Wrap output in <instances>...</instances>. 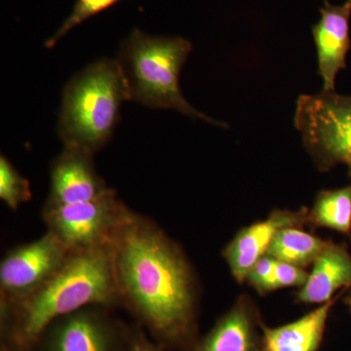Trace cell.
<instances>
[{
  "mask_svg": "<svg viewBox=\"0 0 351 351\" xmlns=\"http://www.w3.org/2000/svg\"><path fill=\"white\" fill-rule=\"evenodd\" d=\"M125 351H163L140 325L129 327Z\"/></svg>",
  "mask_w": 351,
  "mask_h": 351,
  "instance_id": "cell-21",
  "label": "cell"
},
{
  "mask_svg": "<svg viewBox=\"0 0 351 351\" xmlns=\"http://www.w3.org/2000/svg\"><path fill=\"white\" fill-rule=\"evenodd\" d=\"M325 302L295 322L276 329H265L263 351H315L319 346L330 308Z\"/></svg>",
  "mask_w": 351,
  "mask_h": 351,
  "instance_id": "cell-13",
  "label": "cell"
},
{
  "mask_svg": "<svg viewBox=\"0 0 351 351\" xmlns=\"http://www.w3.org/2000/svg\"><path fill=\"white\" fill-rule=\"evenodd\" d=\"M193 351H254L250 319L243 307L226 314Z\"/></svg>",
  "mask_w": 351,
  "mask_h": 351,
  "instance_id": "cell-14",
  "label": "cell"
},
{
  "mask_svg": "<svg viewBox=\"0 0 351 351\" xmlns=\"http://www.w3.org/2000/svg\"><path fill=\"white\" fill-rule=\"evenodd\" d=\"M32 198L29 182L20 174L6 156H0V199L9 209L17 211Z\"/></svg>",
  "mask_w": 351,
  "mask_h": 351,
  "instance_id": "cell-17",
  "label": "cell"
},
{
  "mask_svg": "<svg viewBox=\"0 0 351 351\" xmlns=\"http://www.w3.org/2000/svg\"><path fill=\"white\" fill-rule=\"evenodd\" d=\"M121 306L162 348L188 341L195 293L188 263L151 219L129 210L112 242Z\"/></svg>",
  "mask_w": 351,
  "mask_h": 351,
  "instance_id": "cell-1",
  "label": "cell"
},
{
  "mask_svg": "<svg viewBox=\"0 0 351 351\" xmlns=\"http://www.w3.org/2000/svg\"><path fill=\"white\" fill-rule=\"evenodd\" d=\"M346 164H348V175H350V177L351 178V160L348 161Z\"/></svg>",
  "mask_w": 351,
  "mask_h": 351,
  "instance_id": "cell-22",
  "label": "cell"
},
{
  "mask_svg": "<svg viewBox=\"0 0 351 351\" xmlns=\"http://www.w3.org/2000/svg\"><path fill=\"white\" fill-rule=\"evenodd\" d=\"M69 253L47 230L39 239L10 249L0 263V306L38 290L63 267Z\"/></svg>",
  "mask_w": 351,
  "mask_h": 351,
  "instance_id": "cell-8",
  "label": "cell"
},
{
  "mask_svg": "<svg viewBox=\"0 0 351 351\" xmlns=\"http://www.w3.org/2000/svg\"><path fill=\"white\" fill-rule=\"evenodd\" d=\"M0 351H2V350H0Z\"/></svg>",
  "mask_w": 351,
  "mask_h": 351,
  "instance_id": "cell-25",
  "label": "cell"
},
{
  "mask_svg": "<svg viewBox=\"0 0 351 351\" xmlns=\"http://www.w3.org/2000/svg\"><path fill=\"white\" fill-rule=\"evenodd\" d=\"M276 262V258L265 254L252 267L247 279L261 292L269 291V281L274 274Z\"/></svg>",
  "mask_w": 351,
  "mask_h": 351,
  "instance_id": "cell-20",
  "label": "cell"
},
{
  "mask_svg": "<svg viewBox=\"0 0 351 351\" xmlns=\"http://www.w3.org/2000/svg\"><path fill=\"white\" fill-rule=\"evenodd\" d=\"M346 302H348V306H350L351 308V294L348 295V300H346Z\"/></svg>",
  "mask_w": 351,
  "mask_h": 351,
  "instance_id": "cell-23",
  "label": "cell"
},
{
  "mask_svg": "<svg viewBox=\"0 0 351 351\" xmlns=\"http://www.w3.org/2000/svg\"><path fill=\"white\" fill-rule=\"evenodd\" d=\"M129 208L114 189L96 199L73 204H44L43 219L69 251L85 250L112 243Z\"/></svg>",
  "mask_w": 351,
  "mask_h": 351,
  "instance_id": "cell-6",
  "label": "cell"
},
{
  "mask_svg": "<svg viewBox=\"0 0 351 351\" xmlns=\"http://www.w3.org/2000/svg\"><path fill=\"white\" fill-rule=\"evenodd\" d=\"M119 0H76L73 11L68 18L64 21L61 27L50 36L45 43L46 48H53L58 41L61 40L73 27L85 22L97 14L103 12L110 8Z\"/></svg>",
  "mask_w": 351,
  "mask_h": 351,
  "instance_id": "cell-18",
  "label": "cell"
},
{
  "mask_svg": "<svg viewBox=\"0 0 351 351\" xmlns=\"http://www.w3.org/2000/svg\"><path fill=\"white\" fill-rule=\"evenodd\" d=\"M351 286V256L345 247L327 243L314 261L313 269L299 298L302 302L330 301L337 290Z\"/></svg>",
  "mask_w": 351,
  "mask_h": 351,
  "instance_id": "cell-12",
  "label": "cell"
},
{
  "mask_svg": "<svg viewBox=\"0 0 351 351\" xmlns=\"http://www.w3.org/2000/svg\"><path fill=\"white\" fill-rule=\"evenodd\" d=\"M112 311L92 306L59 318L32 351H125L129 327Z\"/></svg>",
  "mask_w": 351,
  "mask_h": 351,
  "instance_id": "cell-7",
  "label": "cell"
},
{
  "mask_svg": "<svg viewBox=\"0 0 351 351\" xmlns=\"http://www.w3.org/2000/svg\"><path fill=\"white\" fill-rule=\"evenodd\" d=\"M327 243L302 230L285 228L274 235L267 255L279 262L302 267L314 263Z\"/></svg>",
  "mask_w": 351,
  "mask_h": 351,
  "instance_id": "cell-15",
  "label": "cell"
},
{
  "mask_svg": "<svg viewBox=\"0 0 351 351\" xmlns=\"http://www.w3.org/2000/svg\"><path fill=\"white\" fill-rule=\"evenodd\" d=\"M320 15L319 22L313 27L318 75L323 80V91L335 92L337 75L346 68V55L350 49L351 8L346 2L343 5H332L325 0Z\"/></svg>",
  "mask_w": 351,
  "mask_h": 351,
  "instance_id": "cell-10",
  "label": "cell"
},
{
  "mask_svg": "<svg viewBox=\"0 0 351 351\" xmlns=\"http://www.w3.org/2000/svg\"><path fill=\"white\" fill-rule=\"evenodd\" d=\"M130 101L117 59H103L73 76L63 92L58 134L64 147L95 154L110 142L120 108Z\"/></svg>",
  "mask_w": 351,
  "mask_h": 351,
  "instance_id": "cell-3",
  "label": "cell"
},
{
  "mask_svg": "<svg viewBox=\"0 0 351 351\" xmlns=\"http://www.w3.org/2000/svg\"><path fill=\"white\" fill-rule=\"evenodd\" d=\"M94 154L64 147L50 168V193L45 204L64 205L96 199L110 191L97 172Z\"/></svg>",
  "mask_w": 351,
  "mask_h": 351,
  "instance_id": "cell-9",
  "label": "cell"
},
{
  "mask_svg": "<svg viewBox=\"0 0 351 351\" xmlns=\"http://www.w3.org/2000/svg\"><path fill=\"white\" fill-rule=\"evenodd\" d=\"M313 221L324 228L348 233L351 230V186L322 191L313 210Z\"/></svg>",
  "mask_w": 351,
  "mask_h": 351,
  "instance_id": "cell-16",
  "label": "cell"
},
{
  "mask_svg": "<svg viewBox=\"0 0 351 351\" xmlns=\"http://www.w3.org/2000/svg\"><path fill=\"white\" fill-rule=\"evenodd\" d=\"M92 306L121 307L112 243L71 251L63 267L38 290L0 306V350L32 351L54 321Z\"/></svg>",
  "mask_w": 351,
  "mask_h": 351,
  "instance_id": "cell-2",
  "label": "cell"
},
{
  "mask_svg": "<svg viewBox=\"0 0 351 351\" xmlns=\"http://www.w3.org/2000/svg\"><path fill=\"white\" fill-rule=\"evenodd\" d=\"M294 123L321 167L351 160V96L324 91L302 95Z\"/></svg>",
  "mask_w": 351,
  "mask_h": 351,
  "instance_id": "cell-5",
  "label": "cell"
},
{
  "mask_svg": "<svg viewBox=\"0 0 351 351\" xmlns=\"http://www.w3.org/2000/svg\"><path fill=\"white\" fill-rule=\"evenodd\" d=\"M307 279L308 276L301 267L277 261L269 281V291L287 286H304Z\"/></svg>",
  "mask_w": 351,
  "mask_h": 351,
  "instance_id": "cell-19",
  "label": "cell"
},
{
  "mask_svg": "<svg viewBox=\"0 0 351 351\" xmlns=\"http://www.w3.org/2000/svg\"><path fill=\"white\" fill-rule=\"evenodd\" d=\"M301 218V214L276 212L267 221L249 226L237 234L225 251V257L235 278L239 281L247 278L252 267L267 254L277 232L298 225Z\"/></svg>",
  "mask_w": 351,
  "mask_h": 351,
  "instance_id": "cell-11",
  "label": "cell"
},
{
  "mask_svg": "<svg viewBox=\"0 0 351 351\" xmlns=\"http://www.w3.org/2000/svg\"><path fill=\"white\" fill-rule=\"evenodd\" d=\"M191 50L193 44L188 39L154 36L134 29L122 43L117 58L125 76L130 101L226 126L196 110L182 96L180 73Z\"/></svg>",
  "mask_w": 351,
  "mask_h": 351,
  "instance_id": "cell-4",
  "label": "cell"
},
{
  "mask_svg": "<svg viewBox=\"0 0 351 351\" xmlns=\"http://www.w3.org/2000/svg\"><path fill=\"white\" fill-rule=\"evenodd\" d=\"M346 3H348V5H350V8H351V0H346Z\"/></svg>",
  "mask_w": 351,
  "mask_h": 351,
  "instance_id": "cell-24",
  "label": "cell"
}]
</instances>
